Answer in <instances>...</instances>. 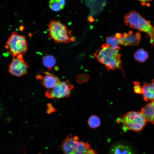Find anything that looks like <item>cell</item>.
I'll return each instance as SVG.
<instances>
[{
  "label": "cell",
  "instance_id": "obj_9",
  "mask_svg": "<svg viewBox=\"0 0 154 154\" xmlns=\"http://www.w3.org/2000/svg\"><path fill=\"white\" fill-rule=\"evenodd\" d=\"M141 36L140 33L137 32L135 33L132 31L122 34L119 38L120 44L124 46L137 45L141 40Z\"/></svg>",
  "mask_w": 154,
  "mask_h": 154
},
{
  "label": "cell",
  "instance_id": "obj_7",
  "mask_svg": "<svg viewBox=\"0 0 154 154\" xmlns=\"http://www.w3.org/2000/svg\"><path fill=\"white\" fill-rule=\"evenodd\" d=\"M74 86L70 81H60L53 88L48 89L45 92V96L49 99H59L69 97Z\"/></svg>",
  "mask_w": 154,
  "mask_h": 154
},
{
  "label": "cell",
  "instance_id": "obj_8",
  "mask_svg": "<svg viewBox=\"0 0 154 154\" xmlns=\"http://www.w3.org/2000/svg\"><path fill=\"white\" fill-rule=\"evenodd\" d=\"M29 66L23 55L19 54L13 57L8 66V72L13 76L21 77L28 72Z\"/></svg>",
  "mask_w": 154,
  "mask_h": 154
},
{
  "label": "cell",
  "instance_id": "obj_23",
  "mask_svg": "<svg viewBox=\"0 0 154 154\" xmlns=\"http://www.w3.org/2000/svg\"><path fill=\"white\" fill-rule=\"evenodd\" d=\"M88 20L90 22H93L95 20L94 19L91 15L89 17Z\"/></svg>",
  "mask_w": 154,
  "mask_h": 154
},
{
  "label": "cell",
  "instance_id": "obj_2",
  "mask_svg": "<svg viewBox=\"0 0 154 154\" xmlns=\"http://www.w3.org/2000/svg\"><path fill=\"white\" fill-rule=\"evenodd\" d=\"M63 154H97L87 142L80 141L76 135H68L60 145Z\"/></svg>",
  "mask_w": 154,
  "mask_h": 154
},
{
  "label": "cell",
  "instance_id": "obj_15",
  "mask_svg": "<svg viewBox=\"0 0 154 154\" xmlns=\"http://www.w3.org/2000/svg\"><path fill=\"white\" fill-rule=\"evenodd\" d=\"M42 62L44 66L50 71L55 66L56 64V60L53 56L48 54L44 56Z\"/></svg>",
  "mask_w": 154,
  "mask_h": 154
},
{
  "label": "cell",
  "instance_id": "obj_10",
  "mask_svg": "<svg viewBox=\"0 0 154 154\" xmlns=\"http://www.w3.org/2000/svg\"><path fill=\"white\" fill-rule=\"evenodd\" d=\"M143 99L146 102L154 100V79L150 83H145L141 86Z\"/></svg>",
  "mask_w": 154,
  "mask_h": 154
},
{
  "label": "cell",
  "instance_id": "obj_22",
  "mask_svg": "<svg viewBox=\"0 0 154 154\" xmlns=\"http://www.w3.org/2000/svg\"><path fill=\"white\" fill-rule=\"evenodd\" d=\"M141 3V4L143 5L149 6V4L148 3L152 1V0H137Z\"/></svg>",
  "mask_w": 154,
  "mask_h": 154
},
{
  "label": "cell",
  "instance_id": "obj_17",
  "mask_svg": "<svg viewBox=\"0 0 154 154\" xmlns=\"http://www.w3.org/2000/svg\"><path fill=\"white\" fill-rule=\"evenodd\" d=\"M106 43L113 48L119 50L120 47L119 39L114 37H108L106 39Z\"/></svg>",
  "mask_w": 154,
  "mask_h": 154
},
{
  "label": "cell",
  "instance_id": "obj_3",
  "mask_svg": "<svg viewBox=\"0 0 154 154\" xmlns=\"http://www.w3.org/2000/svg\"><path fill=\"white\" fill-rule=\"evenodd\" d=\"M124 21L126 24L131 28L145 32L150 38L152 46L154 44V26L139 13L132 11L127 13Z\"/></svg>",
  "mask_w": 154,
  "mask_h": 154
},
{
  "label": "cell",
  "instance_id": "obj_14",
  "mask_svg": "<svg viewBox=\"0 0 154 154\" xmlns=\"http://www.w3.org/2000/svg\"><path fill=\"white\" fill-rule=\"evenodd\" d=\"M65 4V0H50L49 5L51 9L58 12L62 9Z\"/></svg>",
  "mask_w": 154,
  "mask_h": 154
},
{
  "label": "cell",
  "instance_id": "obj_20",
  "mask_svg": "<svg viewBox=\"0 0 154 154\" xmlns=\"http://www.w3.org/2000/svg\"><path fill=\"white\" fill-rule=\"evenodd\" d=\"M134 83L133 89L134 92L136 94H142V90L141 87L140 85V83L137 81L133 82Z\"/></svg>",
  "mask_w": 154,
  "mask_h": 154
},
{
  "label": "cell",
  "instance_id": "obj_19",
  "mask_svg": "<svg viewBox=\"0 0 154 154\" xmlns=\"http://www.w3.org/2000/svg\"><path fill=\"white\" fill-rule=\"evenodd\" d=\"M89 76L88 74H82L78 75L77 77L76 81L78 83L85 82L88 80Z\"/></svg>",
  "mask_w": 154,
  "mask_h": 154
},
{
  "label": "cell",
  "instance_id": "obj_13",
  "mask_svg": "<svg viewBox=\"0 0 154 154\" xmlns=\"http://www.w3.org/2000/svg\"><path fill=\"white\" fill-rule=\"evenodd\" d=\"M110 154H133L130 147L124 144L118 143L111 147Z\"/></svg>",
  "mask_w": 154,
  "mask_h": 154
},
{
  "label": "cell",
  "instance_id": "obj_4",
  "mask_svg": "<svg viewBox=\"0 0 154 154\" xmlns=\"http://www.w3.org/2000/svg\"><path fill=\"white\" fill-rule=\"evenodd\" d=\"M117 120L123 123L122 129L124 131L131 130L141 131L147 124V121L141 112L131 111L120 116Z\"/></svg>",
  "mask_w": 154,
  "mask_h": 154
},
{
  "label": "cell",
  "instance_id": "obj_18",
  "mask_svg": "<svg viewBox=\"0 0 154 154\" xmlns=\"http://www.w3.org/2000/svg\"><path fill=\"white\" fill-rule=\"evenodd\" d=\"M88 125L92 128L95 129L99 127L101 124L100 118L96 115H92L88 118Z\"/></svg>",
  "mask_w": 154,
  "mask_h": 154
},
{
  "label": "cell",
  "instance_id": "obj_11",
  "mask_svg": "<svg viewBox=\"0 0 154 154\" xmlns=\"http://www.w3.org/2000/svg\"><path fill=\"white\" fill-rule=\"evenodd\" d=\"M45 75L42 77L41 80L42 85L50 89L54 87L60 81L57 76L48 72H45Z\"/></svg>",
  "mask_w": 154,
  "mask_h": 154
},
{
  "label": "cell",
  "instance_id": "obj_1",
  "mask_svg": "<svg viewBox=\"0 0 154 154\" xmlns=\"http://www.w3.org/2000/svg\"><path fill=\"white\" fill-rule=\"evenodd\" d=\"M93 56L99 62L104 65L108 70L117 69H122L121 55L119 50L115 49L107 43L93 54Z\"/></svg>",
  "mask_w": 154,
  "mask_h": 154
},
{
  "label": "cell",
  "instance_id": "obj_6",
  "mask_svg": "<svg viewBox=\"0 0 154 154\" xmlns=\"http://www.w3.org/2000/svg\"><path fill=\"white\" fill-rule=\"evenodd\" d=\"M5 47L14 57L19 54H25L28 46L25 36L16 32H13L8 38Z\"/></svg>",
  "mask_w": 154,
  "mask_h": 154
},
{
  "label": "cell",
  "instance_id": "obj_5",
  "mask_svg": "<svg viewBox=\"0 0 154 154\" xmlns=\"http://www.w3.org/2000/svg\"><path fill=\"white\" fill-rule=\"evenodd\" d=\"M49 37L55 42L67 43L74 40L66 26L59 20H52L48 25Z\"/></svg>",
  "mask_w": 154,
  "mask_h": 154
},
{
  "label": "cell",
  "instance_id": "obj_12",
  "mask_svg": "<svg viewBox=\"0 0 154 154\" xmlns=\"http://www.w3.org/2000/svg\"><path fill=\"white\" fill-rule=\"evenodd\" d=\"M141 112L147 121L154 124V100L143 107Z\"/></svg>",
  "mask_w": 154,
  "mask_h": 154
},
{
  "label": "cell",
  "instance_id": "obj_16",
  "mask_svg": "<svg viewBox=\"0 0 154 154\" xmlns=\"http://www.w3.org/2000/svg\"><path fill=\"white\" fill-rule=\"evenodd\" d=\"M149 54L148 52L143 49H139L137 50L134 55L135 60L141 63L144 62L148 59Z\"/></svg>",
  "mask_w": 154,
  "mask_h": 154
},
{
  "label": "cell",
  "instance_id": "obj_21",
  "mask_svg": "<svg viewBox=\"0 0 154 154\" xmlns=\"http://www.w3.org/2000/svg\"><path fill=\"white\" fill-rule=\"evenodd\" d=\"M47 109L46 110V113L47 114H50L56 111V109L51 104H47Z\"/></svg>",
  "mask_w": 154,
  "mask_h": 154
}]
</instances>
